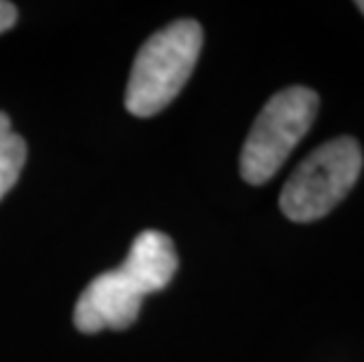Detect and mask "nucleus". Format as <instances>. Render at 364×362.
Wrapping results in <instances>:
<instances>
[{
  "mask_svg": "<svg viewBox=\"0 0 364 362\" xmlns=\"http://www.w3.org/2000/svg\"><path fill=\"white\" fill-rule=\"evenodd\" d=\"M364 167L362 146L353 137H336L308 153L287 179L280 210L289 221L311 223L334 210L353 191Z\"/></svg>",
  "mask_w": 364,
  "mask_h": 362,
  "instance_id": "obj_3",
  "label": "nucleus"
},
{
  "mask_svg": "<svg viewBox=\"0 0 364 362\" xmlns=\"http://www.w3.org/2000/svg\"><path fill=\"white\" fill-rule=\"evenodd\" d=\"M176 268L179 257L172 238L160 230H144L134 238L122 266L104 271L85 287L75 304L73 325L82 334L127 329L139 318L144 297L165 289Z\"/></svg>",
  "mask_w": 364,
  "mask_h": 362,
  "instance_id": "obj_1",
  "label": "nucleus"
},
{
  "mask_svg": "<svg viewBox=\"0 0 364 362\" xmlns=\"http://www.w3.org/2000/svg\"><path fill=\"white\" fill-rule=\"evenodd\" d=\"M26 163V142L12 132L10 118L0 111V200L19 181V174Z\"/></svg>",
  "mask_w": 364,
  "mask_h": 362,
  "instance_id": "obj_5",
  "label": "nucleus"
},
{
  "mask_svg": "<svg viewBox=\"0 0 364 362\" xmlns=\"http://www.w3.org/2000/svg\"><path fill=\"white\" fill-rule=\"evenodd\" d=\"M200 50L203 26L196 19H179L153 33L132 66L125 109L136 118H151L167 109L188 82Z\"/></svg>",
  "mask_w": 364,
  "mask_h": 362,
  "instance_id": "obj_2",
  "label": "nucleus"
},
{
  "mask_svg": "<svg viewBox=\"0 0 364 362\" xmlns=\"http://www.w3.org/2000/svg\"><path fill=\"white\" fill-rule=\"evenodd\" d=\"M358 10H360V12L364 14V0H362V3H358Z\"/></svg>",
  "mask_w": 364,
  "mask_h": 362,
  "instance_id": "obj_7",
  "label": "nucleus"
},
{
  "mask_svg": "<svg viewBox=\"0 0 364 362\" xmlns=\"http://www.w3.org/2000/svg\"><path fill=\"white\" fill-rule=\"evenodd\" d=\"M17 7L12 3H5V0H0V33H5V31H10L14 26V21H17Z\"/></svg>",
  "mask_w": 364,
  "mask_h": 362,
  "instance_id": "obj_6",
  "label": "nucleus"
},
{
  "mask_svg": "<svg viewBox=\"0 0 364 362\" xmlns=\"http://www.w3.org/2000/svg\"><path fill=\"white\" fill-rule=\"evenodd\" d=\"M320 111V97L311 87L294 85L266 102L240 153V174L252 186L270 181L308 134Z\"/></svg>",
  "mask_w": 364,
  "mask_h": 362,
  "instance_id": "obj_4",
  "label": "nucleus"
}]
</instances>
